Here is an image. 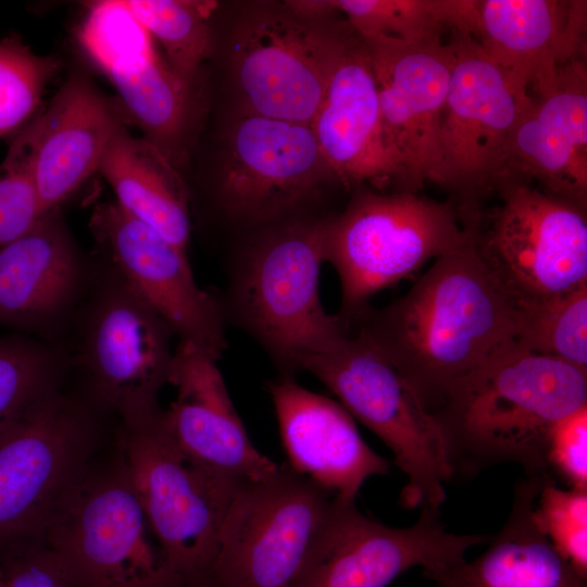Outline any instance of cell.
Segmentation results:
<instances>
[{
	"label": "cell",
	"instance_id": "10",
	"mask_svg": "<svg viewBox=\"0 0 587 587\" xmlns=\"http://www.w3.org/2000/svg\"><path fill=\"white\" fill-rule=\"evenodd\" d=\"M152 533L118 454L93 464L64 499L41 541L75 587H187L154 548Z\"/></svg>",
	"mask_w": 587,
	"mask_h": 587
},
{
	"label": "cell",
	"instance_id": "21",
	"mask_svg": "<svg viewBox=\"0 0 587 587\" xmlns=\"http://www.w3.org/2000/svg\"><path fill=\"white\" fill-rule=\"evenodd\" d=\"M267 390L292 470L347 501H355L367 478L389 474V462L370 448L339 402L292 378L270 383Z\"/></svg>",
	"mask_w": 587,
	"mask_h": 587
},
{
	"label": "cell",
	"instance_id": "11",
	"mask_svg": "<svg viewBox=\"0 0 587 587\" xmlns=\"http://www.w3.org/2000/svg\"><path fill=\"white\" fill-rule=\"evenodd\" d=\"M353 35L339 15L307 20L284 4L242 15L230 48L241 113L310 124Z\"/></svg>",
	"mask_w": 587,
	"mask_h": 587
},
{
	"label": "cell",
	"instance_id": "8",
	"mask_svg": "<svg viewBox=\"0 0 587 587\" xmlns=\"http://www.w3.org/2000/svg\"><path fill=\"white\" fill-rule=\"evenodd\" d=\"M104 420L64 385L0 435V548L41 539L92 466Z\"/></svg>",
	"mask_w": 587,
	"mask_h": 587
},
{
	"label": "cell",
	"instance_id": "18",
	"mask_svg": "<svg viewBox=\"0 0 587 587\" xmlns=\"http://www.w3.org/2000/svg\"><path fill=\"white\" fill-rule=\"evenodd\" d=\"M60 208L0 248V325L59 346L92 272Z\"/></svg>",
	"mask_w": 587,
	"mask_h": 587
},
{
	"label": "cell",
	"instance_id": "17",
	"mask_svg": "<svg viewBox=\"0 0 587 587\" xmlns=\"http://www.w3.org/2000/svg\"><path fill=\"white\" fill-rule=\"evenodd\" d=\"M363 41L376 80L384 137L409 190L417 191L425 182L437 184L440 126L452 68L448 41L441 37Z\"/></svg>",
	"mask_w": 587,
	"mask_h": 587
},
{
	"label": "cell",
	"instance_id": "36",
	"mask_svg": "<svg viewBox=\"0 0 587 587\" xmlns=\"http://www.w3.org/2000/svg\"><path fill=\"white\" fill-rule=\"evenodd\" d=\"M0 577L3 587H75L58 555L41 540L17 547Z\"/></svg>",
	"mask_w": 587,
	"mask_h": 587
},
{
	"label": "cell",
	"instance_id": "22",
	"mask_svg": "<svg viewBox=\"0 0 587 587\" xmlns=\"http://www.w3.org/2000/svg\"><path fill=\"white\" fill-rule=\"evenodd\" d=\"M586 1L478 0L475 39L535 99L551 95L560 68L585 48Z\"/></svg>",
	"mask_w": 587,
	"mask_h": 587
},
{
	"label": "cell",
	"instance_id": "19",
	"mask_svg": "<svg viewBox=\"0 0 587 587\" xmlns=\"http://www.w3.org/2000/svg\"><path fill=\"white\" fill-rule=\"evenodd\" d=\"M168 384L176 398L162 409L161 421L179 449L196 463L221 475L257 482L278 464L251 442L232 402L217 360L178 341Z\"/></svg>",
	"mask_w": 587,
	"mask_h": 587
},
{
	"label": "cell",
	"instance_id": "5",
	"mask_svg": "<svg viewBox=\"0 0 587 587\" xmlns=\"http://www.w3.org/2000/svg\"><path fill=\"white\" fill-rule=\"evenodd\" d=\"M329 217L273 226L243 251L234 295L243 325L265 348L285 378L303 360L347 333L320 298Z\"/></svg>",
	"mask_w": 587,
	"mask_h": 587
},
{
	"label": "cell",
	"instance_id": "12",
	"mask_svg": "<svg viewBox=\"0 0 587 587\" xmlns=\"http://www.w3.org/2000/svg\"><path fill=\"white\" fill-rule=\"evenodd\" d=\"M452 68L440 126L437 185L458 196L463 218L503 175L512 132L534 98L467 34L451 32Z\"/></svg>",
	"mask_w": 587,
	"mask_h": 587
},
{
	"label": "cell",
	"instance_id": "14",
	"mask_svg": "<svg viewBox=\"0 0 587 587\" xmlns=\"http://www.w3.org/2000/svg\"><path fill=\"white\" fill-rule=\"evenodd\" d=\"M335 180L309 124L241 113L228 127L218 198L234 218L276 223Z\"/></svg>",
	"mask_w": 587,
	"mask_h": 587
},
{
	"label": "cell",
	"instance_id": "27",
	"mask_svg": "<svg viewBox=\"0 0 587 587\" xmlns=\"http://www.w3.org/2000/svg\"><path fill=\"white\" fill-rule=\"evenodd\" d=\"M503 176L536 180L542 190L586 207L587 132L542 111L534 98L512 132Z\"/></svg>",
	"mask_w": 587,
	"mask_h": 587
},
{
	"label": "cell",
	"instance_id": "24",
	"mask_svg": "<svg viewBox=\"0 0 587 587\" xmlns=\"http://www.w3.org/2000/svg\"><path fill=\"white\" fill-rule=\"evenodd\" d=\"M123 120L87 79L71 77L40 112L34 177L43 214L60 208L98 171Z\"/></svg>",
	"mask_w": 587,
	"mask_h": 587
},
{
	"label": "cell",
	"instance_id": "29",
	"mask_svg": "<svg viewBox=\"0 0 587 587\" xmlns=\"http://www.w3.org/2000/svg\"><path fill=\"white\" fill-rule=\"evenodd\" d=\"M67 377L60 346L21 333L0 336V435Z\"/></svg>",
	"mask_w": 587,
	"mask_h": 587
},
{
	"label": "cell",
	"instance_id": "15",
	"mask_svg": "<svg viewBox=\"0 0 587 587\" xmlns=\"http://www.w3.org/2000/svg\"><path fill=\"white\" fill-rule=\"evenodd\" d=\"M489 535L447 530L440 511L421 509L414 524L392 527L340 499L295 587H387L405 571L444 569Z\"/></svg>",
	"mask_w": 587,
	"mask_h": 587
},
{
	"label": "cell",
	"instance_id": "38",
	"mask_svg": "<svg viewBox=\"0 0 587 587\" xmlns=\"http://www.w3.org/2000/svg\"><path fill=\"white\" fill-rule=\"evenodd\" d=\"M0 587H3V585H2V580H1V577H0Z\"/></svg>",
	"mask_w": 587,
	"mask_h": 587
},
{
	"label": "cell",
	"instance_id": "13",
	"mask_svg": "<svg viewBox=\"0 0 587 587\" xmlns=\"http://www.w3.org/2000/svg\"><path fill=\"white\" fill-rule=\"evenodd\" d=\"M494 191L499 203L485 225H473L474 241L515 302L587 282L586 207L513 176H503Z\"/></svg>",
	"mask_w": 587,
	"mask_h": 587
},
{
	"label": "cell",
	"instance_id": "30",
	"mask_svg": "<svg viewBox=\"0 0 587 587\" xmlns=\"http://www.w3.org/2000/svg\"><path fill=\"white\" fill-rule=\"evenodd\" d=\"M515 303L516 344L587 371V282L558 295Z\"/></svg>",
	"mask_w": 587,
	"mask_h": 587
},
{
	"label": "cell",
	"instance_id": "26",
	"mask_svg": "<svg viewBox=\"0 0 587 587\" xmlns=\"http://www.w3.org/2000/svg\"><path fill=\"white\" fill-rule=\"evenodd\" d=\"M97 172L110 184L115 201L125 211L187 250L189 191L178 167L161 149L145 137L132 136L122 124Z\"/></svg>",
	"mask_w": 587,
	"mask_h": 587
},
{
	"label": "cell",
	"instance_id": "20",
	"mask_svg": "<svg viewBox=\"0 0 587 587\" xmlns=\"http://www.w3.org/2000/svg\"><path fill=\"white\" fill-rule=\"evenodd\" d=\"M309 125L329 172L345 188L398 183L402 190H409L405 175L386 143L370 54L355 32Z\"/></svg>",
	"mask_w": 587,
	"mask_h": 587
},
{
	"label": "cell",
	"instance_id": "23",
	"mask_svg": "<svg viewBox=\"0 0 587 587\" xmlns=\"http://www.w3.org/2000/svg\"><path fill=\"white\" fill-rule=\"evenodd\" d=\"M92 62L115 87L126 116L178 167L201 109L198 80L173 70L143 26Z\"/></svg>",
	"mask_w": 587,
	"mask_h": 587
},
{
	"label": "cell",
	"instance_id": "9",
	"mask_svg": "<svg viewBox=\"0 0 587 587\" xmlns=\"http://www.w3.org/2000/svg\"><path fill=\"white\" fill-rule=\"evenodd\" d=\"M340 498L287 462L246 482L223 520L210 576L218 587H295Z\"/></svg>",
	"mask_w": 587,
	"mask_h": 587
},
{
	"label": "cell",
	"instance_id": "37",
	"mask_svg": "<svg viewBox=\"0 0 587 587\" xmlns=\"http://www.w3.org/2000/svg\"><path fill=\"white\" fill-rule=\"evenodd\" d=\"M187 587H218V586L212 580V578H209L199 583L190 584Z\"/></svg>",
	"mask_w": 587,
	"mask_h": 587
},
{
	"label": "cell",
	"instance_id": "28",
	"mask_svg": "<svg viewBox=\"0 0 587 587\" xmlns=\"http://www.w3.org/2000/svg\"><path fill=\"white\" fill-rule=\"evenodd\" d=\"M340 14L363 39L417 42L446 29L476 37L478 0H336Z\"/></svg>",
	"mask_w": 587,
	"mask_h": 587
},
{
	"label": "cell",
	"instance_id": "25",
	"mask_svg": "<svg viewBox=\"0 0 587 587\" xmlns=\"http://www.w3.org/2000/svg\"><path fill=\"white\" fill-rule=\"evenodd\" d=\"M547 479L526 476L515 484L508 519L489 536L480 555L423 575L434 587H587V575L553 547L534 521L535 502Z\"/></svg>",
	"mask_w": 587,
	"mask_h": 587
},
{
	"label": "cell",
	"instance_id": "3",
	"mask_svg": "<svg viewBox=\"0 0 587 587\" xmlns=\"http://www.w3.org/2000/svg\"><path fill=\"white\" fill-rule=\"evenodd\" d=\"M92 260L88 287L59 346L68 373L83 380L79 394L105 419L146 420L162 409L175 334L107 259Z\"/></svg>",
	"mask_w": 587,
	"mask_h": 587
},
{
	"label": "cell",
	"instance_id": "16",
	"mask_svg": "<svg viewBox=\"0 0 587 587\" xmlns=\"http://www.w3.org/2000/svg\"><path fill=\"white\" fill-rule=\"evenodd\" d=\"M89 228L100 254L160 314L179 341L218 361L227 347L223 310L197 284L186 250L116 201L95 205Z\"/></svg>",
	"mask_w": 587,
	"mask_h": 587
},
{
	"label": "cell",
	"instance_id": "34",
	"mask_svg": "<svg viewBox=\"0 0 587 587\" xmlns=\"http://www.w3.org/2000/svg\"><path fill=\"white\" fill-rule=\"evenodd\" d=\"M533 515L553 547L587 575V489H564L547 479L538 492Z\"/></svg>",
	"mask_w": 587,
	"mask_h": 587
},
{
	"label": "cell",
	"instance_id": "7",
	"mask_svg": "<svg viewBox=\"0 0 587 587\" xmlns=\"http://www.w3.org/2000/svg\"><path fill=\"white\" fill-rule=\"evenodd\" d=\"M153 416L117 424L118 457L166 565L188 583L211 578L218 533L240 482L201 466Z\"/></svg>",
	"mask_w": 587,
	"mask_h": 587
},
{
	"label": "cell",
	"instance_id": "33",
	"mask_svg": "<svg viewBox=\"0 0 587 587\" xmlns=\"http://www.w3.org/2000/svg\"><path fill=\"white\" fill-rule=\"evenodd\" d=\"M38 113L14 138L0 164V248L28 233L43 215L34 177Z\"/></svg>",
	"mask_w": 587,
	"mask_h": 587
},
{
	"label": "cell",
	"instance_id": "32",
	"mask_svg": "<svg viewBox=\"0 0 587 587\" xmlns=\"http://www.w3.org/2000/svg\"><path fill=\"white\" fill-rule=\"evenodd\" d=\"M60 67L12 34L0 39V138L21 132L38 113L47 84Z\"/></svg>",
	"mask_w": 587,
	"mask_h": 587
},
{
	"label": "cell",
	"instance_id": "2",
	"mask_svg": "<svg viewBox=\"0 0 587 587\" xmlns=\"http://www.w3.org/2000/svg\"><path fill=\"white\" fill-rule=\"evenodd\" d=\"M587 405V371L519 344L498 350L451 386L430 411L452 478L502 463L551 478L546 449L554 426ZM552 479V478H551Z\"/></svg>",
	"mask_w": 587,
	"mask_h": 587
},
{
	"label": "cell",
	"instance_id": "6",
	"mask_svg": "<svg viewBox=\"0 0 587 587\" xmlns=\"http://www.w3.org/2000/svg\"><path fill=\"white\" fill-rule=\"evenodd\" d=\"M473 228L462 223L453 201L417 191L358 192L346 210L329 217L326 261L341 288V322L359 320L379 290L463 245Z\"/></svg>",
	"mask_w": 587,
	"mask_h": 587
},
{
	"label": "cell",
	"instance_id": "31",
	"mask_svg": "<svg viewBox=\"0 0 587 587\" xmlns=\"http://www.w3.org/2000/svg\"><path fill=\"white\" fill-rule=\"evenodd\" d=\"M147 32L161 43L168 64L183 77L198 80L212 51L209 15L213 2L123 0Z\"/></svg>",
	"mask_w": 587,
	"mask_h": 587
},
{
	"label": "cell",
	"instance_id": "35",
	"mask_svg": "<svg viewBox=\"0 0 587 587\" xmlns=\"http://www.w3.org/2000/svg\"><path fill=\"white\" fill-rule=\"evenodd\" d=\"M546 466L549 476L555 475L569 488L587 489V405L554 426L547 444Z\"/></svg>",
	"mask_w": 587,
	"mask_h": 587
},
{
	"label": "cell",
	"instance_id": "1",
	"mask_svg": "<svg viewBox=\"0 0 587 587\" xmlns=\"http://www.w3.org/2000/svg\"><path fill=\"white\" fill-rule=\"evenodd\" d=\"M516 303L473 235L437 258L401 298L359 320L430 412L446 391L515 340Z\"/></svg>",
	"mask_w": 587,
	"mask_h": 587
},
{
	"label": "cell",
	"instance_id": "4",
	"mask_svg": "<svg viewBox=\"0 0 587 587\" xmlns=\"http://www.w3.org/2000/svg\"><path fill=\"white\" fill-rule=\"evenodd\" d=\"M301 371L321 380L348 413L394 453L407 476L399 504L439 510L452 480L442 433L423 400L387 357L359 329L307 357Z\"/></svg>",
	"mask_w": 587,
	"mask_h": 587
}]
</instances>
